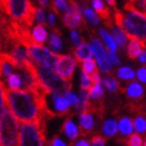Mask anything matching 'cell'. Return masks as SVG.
I'll return each mask as SVG.
<instances>
[{"label": "cell", "instance_id": "cell-1", "mask_svg": "<svg viewBox=\"0 0 146 146\" xmlns=\"http://www.w3.org/2000/svg\"><path fill=\"white\" fill-rule=\"evenodd\" d=\"M6 104L14 118L21 122L49 120L56 114L48 107L46 96H40L31 90L6 88Z\"/></svg>", "mask_w": 146, "mask_h": 146}, {"label": "cell", "instance_id": "cell-2", "mask_svg": "<svg viewBox=\"0 0 146 146\" xmlns=\"http://www.w3.org/2000/svg\"><path fill=\"white\" fill-rule=\"evenodd\" d=\"M114 21L129 38H139L145 42L146 38V14L140 12L127 11L122 13L119 10L114 12Z\"/></svg>", "mask_w": 146, "mask_h": 146}, {"label": "cell", "instance_id": "cell-3", "mask_svg": "<svg viewBox=\"0 0 146 146\" xmlns=\"http://www.w3.org/2000/svg\"><path fill=\"white\" fill-rule=\"evenodd\" d=\"M36 7L30 0H0V11L16 23L31 27Z\"/></svg>", "mask_w": 146, "mask_h": 146}, {"label": "cell", "instance_id": "cell-4", "mask_svg": "<svg viewBox=\"0 0 146 146\" xmlns=\"http://www.w3.org/2000/svg\"><path fill=\"white\" fill-rule=\"evenodd\" d=\"M46 120H35L23 122L18 134L19 146H43L46 145Z\"/></svg>", "mask_w": 146, "mask_h": 146}, {"label": "cell", "instance_id": "cell-5", "mask_svg": "<svg viewBox=\"0 0 146 146\" xmlns=\"http://www.w3.org/2000/svg\"><path fill=\"white\" fill-rule=\"evenodd\" d=\"M36 71H37V76L43 89L45 90L46 94H52V93L64 94L65 92L71 90L72 88V83L67 82L63 78H61L56 74L54 68L36 65Z\"/></svg>", "mask_w": 146, "mask_h": 146}, {"label": "cell", "instance_id": "cell-6", "mask_svg": "<svg viewBox=\"0 0 146 146\" xmlns=\"http://www.w3.org/2000/svg\"><path fill=\"white\" fill-rule=\"evenodd\" d=\"M19 123L9 108L0 115V145L14 146L18 144Z\"/></svg>", "mask_w": 146, "mask_h": 146}, {"label": "cell", "instance_id": "cell-7", "mask_svg": "<svg viewBox=\"0 0 146 146\" xmlns=\"http://www.w3.org/2000/svg\"><path fill=\"white\" fill-rule=\"evenodd\" d=\"M26 52L27 57L33 64L40 65V67H48V68H54V65L58 58V55L52 52L51 50L31 43L26 46Z\"/></svg>", "mask_w": 146, "mask_h": 146}, {"label": "cell", "instance_id": "cell-8", "mask_svg": "<svg viewBox=\"0 0 146 146\" xmlns=\"http://www.w3.org/2000/svg\"><path fill=\"white\" fill-rule=\"evenodd\" d=\"M76 65H77L76 58L72 57L71 55H58V58L54 65V70L64 81L71 82L72 77H74Z\"/></svg>", "mask_w": 146, "mask_h": 146}, {"label": "cell", "instance_id": "cell-9", "mask_svg": "<svg viewBox=\"0 0 146 146\" xmlns=\"http://www.w3.org/2000/svg\"><path fill=\"white\" fill-rule=\"evenodd\" d=\"M68 9L63 14V23L64 25L69 27V29H80V27H83V29H87V25H86V21L83 20V17H82V12L80 10L78 5L76 4V1L74 0H68Z\"/></svg>", "mask_w": 146, "mask_h": 146}, {"label": "cell", "instance_id": "cell-10", "mask_svg": "<svg viewBox=\"0 0 146 146\" xmlns=\"http://www.w3.org/2000/svg\"><path fill=\"white\" fill-rule=\"evenodd\" d=\"M90 48L93 51V55H95L98 65L102 72H106V74H111L112 72V63L109 62L108 57L106 55V50L102 45V43L96 38L94 37L90 40Z\"/></svg>", "mask_w": 146, "mask_h": 146}, {"label": "cell", "instance_id": "cell-11", "mask_svg": "<svg viewBox=\"0 0 146 146\" xmlns=\"http://www.w3.org/2000/svg\"><path fill=\"white\" fill-rule=\"evenodd\" d=\"M80 127H81V135L90 134L94 129V118L90 112H80Z\"/></svg>", "mask_w": 146, "mask_h": 146}, {"label": "cell", "instance_id": "cell-12", "mask_svg": "<svg viewBox=\"0 0 146 146\" xmlns=\"http://www.w3.org/2000/svg\"><path fill=\"white\" fill-rule=\"evenodd\" d=\"M92 5L94 7L95 12L100 16V18L106 23L108 27H113L112 25V13L109 11L108 7H106L102 3V0H92Z\"/></svg>", "mask_w": 146, "mask_h": 146}, {"label": "cell", "instance_id": "cell-13", "mask_svg": "<svg viewBox=\"0 0 146 146\" xmlns=\"http://www.w3.org/2000/svg\"><path fill=\"white\" fill-rule=\"evenodd\" d=\"M52 104L55 107V114L58 116H63L67 115L69 113V104L68 101L65 100V98L60 93H52Z\"/></svg>", "mask_w": 146, "mask_h": 146}, {"label": "cell", "instance_id": "cell-14", "mask_svg": "<svg viewBox=\"0 0 146 146\" xmlns=\"http://www.w3.org/2000/svg\"><path fill=\"white\" fill-rule=\"evenodd\" d=\"M144 50H145V42H143L139 38H131V42L127 46V56L131 60H135Z\"/></svg>", "mask_w": 146, "mask_h": 146}, {"label": "cell", "instance_id": "cell-15", "mask_svg": "<svg viewBox=\"0 0 146 146\" xmlns=\"http://www.w3.org/2000/svg\"><path fill=\"white\" fill-rule=\"evenodd\" d=\"M72 52L75 55V58L77 62H82L87 58H93V51L89 44L82 42L80 43L77 46H75V49L72 50Z\"/></svg>", "mask_w": 146, "mask_h": 146}, {"label": "cell", "instance_id": "cell-16", "mask_svg": "<svg viewBox=\"0 0 146 146\" xmlns=\"http://www.w3.org/2000/svg\"><path fill=\"white\" fill-rule=\"evenodd\" d=\"M122 93H126L127 98L132 100H140L144 96V88L138 82H131L126 89H121Z\"/></svg>", "mask_w": 146, "mask_h": 146}, {"label": "cell", "instance_id": "cell-17", "mask_svg": "<svg viewBox=\"0 0 146 146\" xmlns=\"http://www.w3.org/2000/svg\"><path fill=\"white\" fill-rule=\"evenodd\" d=\"M49 48L52 51H56V52H61L63 50V40L61 37V31L56 26L52 27V33L50 35Z\"/></svg>", "mask_w": 146, "mask_h": 146}, {"label": "cell", "instance_id": "cell-18", "mask_svg": "<svg viewBox=\"0 0 146 146\" xmlns=\"http://www.w3.org/2000/svg\"><path fill=\"white\" fill-rule=\"evenodd\" d=\"M62 131H63L64 134L67 135L71 141H74L76 138L80 135V129H78V127L75 125V123L72 122V120H71V115L69 116L67 120L64 121L63 126H62Z\"/></svg>", "mask_w": 146, "mask_h": 146}, {"label": "cell", "instance_id": "cell-19", "mask_svg": "<svg viewBox=\"0 0 146 146\" xmlns=\"http://www.w3.org/2000/svg\"><path fill=\"white\" fill-rule=\"evenodd\" d=\"M31 37H32V40L35 44H38V45L44 44L48 38V31L44 27V25L38 24L37 26H35V29L32 30V33H31Z\"/></svg>", "mask_w": 146, "mask_h": 146}, {"label": "cell", "instance_id": "cell-20", "mask_svg": "<svg viewBox=\"0 0 146 146\" xmlns=\"http://www.w3.org/2000/svg\"><path fill=\"white\" fill-rule=\"evenodd\" d=\"M118 131H120V133L122 137H128L129 134L133 133V122L127 116H122L119 119L118 122Z\"/></svg>", "mask_w": 146, "mask_h": 146}, {"label": "cell", "instance_id": "cell-21", "mask_svg": "<svg viewBox=\"0 0 146 146\" xmlns=\"http://www.w3.org/2000/svg\"><path fill=\"white\" fill-rule=\"evenodd\" d=\"M112 37L115 40L116 45H118L120 49H125L127 46V36L122 30L118 27H112Z\"/></svg>", "mask_w": 146, "mask_h": 146}, {"label": "cell", "instance_id": "cell-22", "mask_svg": "<svg viewBox=\"0 0 146 146\" xmlns=\"http://www.w3.org/2000/svg\"><path fill=\"white\" fill-rule=\"evenodd\" d=\"M99 36L101 37V39L105 42V45L109 51H112V52H116V51H118V45H116L115 40L113 39V37L105 30V29H100Z\"/></svg>", "mask_w": 146, "mask_h": 146}, {"label": "cell", "instance_id": "cell-23", "mask_svg": "<svg viewBox=\"0 0 146 146\" xmlns=\"http://www.w3.org/2000/svg\"><path fill=\"white\" fill-rule=\"evenodd\" d=\"M145 0H128V1L123 6V10L125 11H133V12H140V13H145Z\"/></svg>", "mask_w": 146, "mask_h": 146}, {"label": "cell", "instance_id": "cell-24", "mask_svg": "<svg viewBox=\"0 0 146 146\" xmlns=\"http://www.w3.org/2000/svg\"><path fill=\"white\" fill-rule=\"evenodd\" d=\"M102 131H104V134L106 135V138L114 137L116 132H118V122L113 119L106 120L104 123V127H102Z\"/></svg>", "mask_w": 146, "mask_h": 146}, {"label": "cell", "instance_id": "cell-25", "mask_svg": "<svg viewBox=\"0 0 146 146\" xmlns=\"http://www.w3.org/2000/svg\"><path fill=\"white\" fill-rule=\"evenodd\" d=\"M6 83L9 89H20L21 88V76L16 72H11V74L6 77Z\"/></svg>", "mask_w": 146, "mask_h": 146}, {"label": "cell", "instance_id": "cell-26", "mask_svg": "<svg viewBox=\"0 0 146 146\" xmlns=\"http://www.w3.org/2000/svg\"><path fill=\"white\" fill-rule=\"evenodd\" d=\"M101 82L104 83V86L107 88V90L109 93H116L118 90H121V86L120 83L118 82V80L114 78V77H105V78H102L101 80Z\"/></svg>", "mask_w": 146, "mask_h": 146}, {"label": "cell", "instance_id": "cell-27", "mask_svg": "<svg viewBox=\"0 0 146 146\" xmlns=\"http://www.w3.org/2000/svg\"><path fill=\"white\" fill-rule=\"evenodd\" d=\"M52 1V5H51V9L52 11L57 14L58 17H62V14L67 11L69 3L67 0H51Z\"/></svg>", "mask_w": 146, "mask_h": 146}, {"label": "cell", "instance_id": "cell-28", "mask_svg": "<svg viewBox=\"0 0 146 146\" xmlns=\"http://www.w3.org/2000/svg\"><path fill=\"white\" fill-rule=\"evenodd\" d=\"M81 69H82V72H84V74L88 75V76H92L94 72L98 70L96 63H95V61H94L93 58H87V60L82 61Z\"/></svg>", "mask_w": 146, "mask_h": 146}, {"label": "cell", "instance_id": "cell-29", "mask_svg": "<svg viewBox=\"0 0 146 146\" xmlns=\"http://www.w3.org/2000/svg\"><path fill=\"white\" fill-rule=\"evenodd\" d=\"M82 12L84 14L86 19L88 20L93 26H98L99 25L100 21H99V17H98V14L95 13V11L90 10L88 6H82Z\"/></svg>", "mask_w": 146, "mask_h": 146}, {"label": "cell", "instance_id": "cell-30", "mask_svg": "<svg viewBox=\"0 0 146 146\" xmlns=\"http://www.w3.org/2000/svg\"><path fill=\"white\" fill-rule=\"evenodd\" d=\"M133 122V128L135 129L137 133L139 134H144L145 131H146V121H145V118H144V114H138L135 116V119Z\"/></svg>", "mask_w": 146, "mask_h": 146}, {"label": "cell", "instance_id": "cell-31", "mask_svg": "<svg viewBox=\"0 0 146 146\" xmlns=\"http://www.w3.org/2000/svg\"><path fill=\"white\" fill-rule=\"evenodd\" d=\"M102 96H104V88L101 87V82L93 83L89 88V98L93 100H98L102 99Z\"/></svg>", "mask_w": 146, "mask_h": 146}, {"label": "cell", "instance_id": "cell-32", "mask_svg": "<svg viewBox=\"0 0 146 146\" xmlns=\"http://www.w3.org/2000/svg\"><path fill=\"white\" fill-rule=\"evenodd\" d=\"M116 75H118V77H120L121 80H133L134 77V70L132 68L129 67H121L118 69V71H116Z\"/></svg>", "mask_w": 146, "mask_h": 146}, {"label": "cell", "instance_id": "cell-33", "mask_svg": "<svg viewBox=\"0 0 146 146\" xmlns=\"http://www.w3.org/2000/svg\"><path fill=\"white\" fill-rule=\"evenodd\" d=\"M129 138L126 140H123L122 144L129 145V146H143L145 145V140L143 139V137L139 134H129Z\"/></svg>", "mask_w": 146, "mask_h": 146}, {"label": "cell", "instance_id": "cell-34", "mask_svg": "<svg viewBox=\"0 0 146 146\" xmlns=\"http://www.w3.org/2000/svg\"><path fill=\"white\" fill-rule=\"evenodd\" d=\"M6 87L4 81L0 80V115L1 113L7 108V104H6Z\"/></svg>", "mask_w": 146, "mask_h": 146}, {"label": "cell", "instance_id": "cell-35", "mask_svg": "<svg viewBox=\"0 0 146 146\" xmlns=\"http://www.w3.org/2000/svg\"><path fill=\"white\" fill-rule=\"evenodd\" d=\"M93 83H94L93 82V78L90 76H88V75H86L84 72H82L81 77H80V84H81V88L89 90V88L92 87Z\"/></svg>", "mask_w": 146, "mask_h": 146}, {"label": "cell", "instance_id": "cell-36", "mask_svg": "<svg viewBox=\"0 0 146 146\" xmlns=\"http://www.w3.org/2000/svg\"><path fill=\"white\" fill-rule=\"evenodd\" d=\"M64 98H65V100L68 101L69 106H74V107L77 106V104H78V96L76 95V94L71 93V90L65 92L64 93Z\"/></svg>", "mask_w": 146, "mask_h": 146}, {"label": "cell", "instance_id": "cell-37", "mask_svg": "<svg viewBox=\"0 0 146 146\" xmlns=\"http://www.w3.org/2000/svg\"><path fill=\"white\" fill-rule=\"evenodd\" d=\"M35 19L38 21V24H42V25H46V18H45V13H44V10L42 9H36L35 10Z\"/></svg>", "mask_w": 146, "mask_h": 146}, {"label": "cell", "instance_id": "cell-38", "mask_svg": "<svg viewBox=\"0 0 146 146\" xmlns=\"http://www.w3.org/2000/svg\"><path fill=\"white\" fill-rule=\"evenodd\" d=\"M106 141H107V139H106L105 137H102L100 134H95V135L92 137L89 144L90 145H94V146H104L106 144Z\"/></svg>", "mask_w": 146, "mask_h": 146}, {"label": "cell", "instance_id": "cell-39", "mask_svg": "<svg viewBox=\"0 0 146 146\" xmlns=\"http://www.w3.org/2000/svg\"><path fill=\"white\" fill-rule=\"evenodd\" d=\"M70 38H71V42H72V44H74L75 46H77L80 43H82V38H81V36H80L77 33V31L75 30V29H71L70 30Z\"/></svg>", "mask_w": 146, "mask_h": 146}, {"label": "cell", "instance_id": "cell-40", "mask_svg": "<svg viewBox=\"0 0 146 146\" xmlns=\"http://www.w3.org/2000/svg\"><path fill=\"white\" fill-rule=\"evenodd\" d=\"M106 55H107V57H108V60H109V62L112 63V65H119L120 64V60L118 57H116V55H115V52H112V51H106Z\"/></svg>", "mask_w": 146, "mask_h": 146}, {"label": "cell", "instance_id": "cell-41", "mask_svg": "<svg viewBox=\"0 0 146 146\" xmlns=\"http://www.w3.org/2000/svg\"><path fill=\"white\" fill-rule=\"evenodd\" d=\"M137 76H138V78H139L140 82L145 83L146 82V68L145 67L140 68L139 70H138V72H137Z\"/></svg>", "mask_w": 146, "mask_h": 146}, {"label": "cell", "instance_id": "cell-42", "mask_svg": "<svg viewBox=\"0 0 146 146\" xmlns=\"http://www.w3.org/2000/svg\"><path fill=\"white\" fill-rule=\"evenodd\" d=\"M46 144H48V145H54V146H65V145H67V144H65V141H64V140L60 139V138H58V137H55L52 140L48 141Z\"/></svg>", "mask_w": 146, "mask_h": 146}, {"label": "cell", "instance_id": "cell-43", "mask_svg": "<svg viewBox=\"0 0 146 146\" xmlns=\"http://www.w3.org/2000/svg\"><path fill=\"white\" fill-rule=\"evenodd\" d=\"M49 20H46V24H49L51 27H55V24H56V19H55V14L54 12H50L49 16H48Z\"/></svg>", "mask_w": 146, "mask_h": 146}, {"label": "cell", "instance_id": "cell-44", "mask_svg": "<svg viewBox=\"0 0 146 146\" xmlns=\"http://www.w3.org/2000/svg\"><path fill=\"white\" fill-rule=\"evenodd\" d=\"M74 145H76V146H88V145H90V144H89V141H88V140L82 139V140H78V141H76Z\"/></svg>", "mask_w": 146, "mask_h": 146}, {"label": "cell", "instance_id": "cell-45", "mask_svg": "<svg viewBox=\"0 0 146 146\" xmlns=\"http://www.w3.org/2000/svg\"><path fill=\"white\" fill-rule=\"evenodd\" d=\"M38 4L40 5L42 9H46V7H49V0H38Z\"/></svg>", "mask_w": 146, "mask_h": 146}, {"label": "cell", "instance_id": "cell-46", "mask_svg": "<svg viewBox=\"0 0 146 146\" xmlns=\"http://www.w3.org/2000/svg\"><path fill=\"white\" fill-rule=\"evenodd\" d=\"M138 57H139V60H140V62L143 63V64H145V62H146V60H145V57H146V51L144 50L143 51V52L139 55V56H138Z\"/></svg>", "mask_w": 146, "mask_h": 146}, {"label": "cell", "instance_id": "cell-47", "mask_svg": "<svg viewBox=\"0 0 146 146\" xmlns=\"http://www.w3.org/2000/svg\"><path fill=\"white\" fill-rule=\"evenodd\" d=\"M107 3L111 5V6H113V7H115V5H116V1H115V0H107Z\"/></svg>", "mask_w": 146, "mask_h": 146}, {"label": "cell", "instance_id": "cell-48", "mask_svg": "<svg viewBox=\"0 0 146 146\" xmlns=\"http://www.w3.org/2000/svg\"><path fill=\"white\" fill-rule=\"evenodd\" d=\"M0 54H1V51H0Z\"/></svg>", "mask_w": 146, "mask_h": 146}]
</instances>
